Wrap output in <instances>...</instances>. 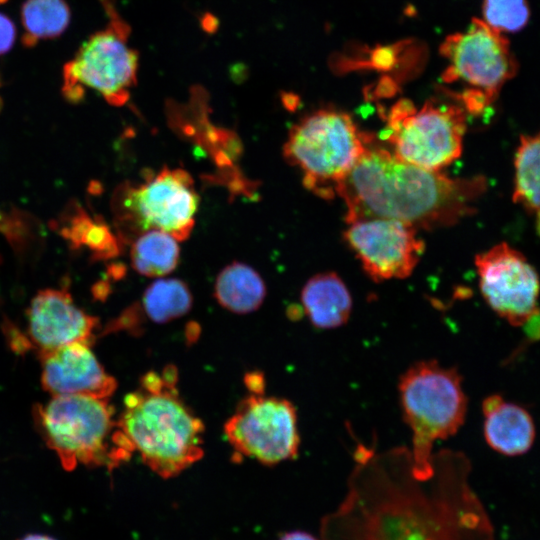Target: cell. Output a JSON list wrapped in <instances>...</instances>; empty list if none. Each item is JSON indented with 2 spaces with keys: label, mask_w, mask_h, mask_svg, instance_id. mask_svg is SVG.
Returning a JSON list of instances; mask_svg holds the SVG:
<instances>
[{
  "label": "cell",
  "mask_w": 540,
  "mask_h": 540,
  "mask_svg": "<svg viewBox=\"0 0 540 540\" xmlns=\"http://www.w3.org/2000/svg\"><path fill=\"white\" fill-rule=\"evenodd\" d=\"M354 459L344 499L320 521L321 540H495L464 454H433L425 479L406 448L377 454L360 445Z\"/></svg>",
  "instance_id": "obj_1"
},
{
  "label": "cell",
  "mask_w": 540,
  "mask_h": 540,
  "mask_svg": "<svg viewBox=\"0 0 540 540\" xmlns=\"http://www.w3.org/2000/svg\"><path fill=\"white\" fill-rule=\"evenodd\" d=\"M481 178H450L407 163L380 147H369L340 185L345 222L389 218L414 228L456 224L472 213L483 191Z\"/></svg>",
  "instance_id": "obj_2"
},
{
  "label": "cell",
  "mask_w": 540,
  "mask_h": 540,
  "mask_svg": "<svg viewBox=\"0 0 540 540\" xmlns=\"http://www.w3.org/2000/svg\"><path fill=\"white\" fill-rule=\"evenodd\" d=\"M176 380L174 367L145 374L117 419L132 452L162 478L178 475L204 453V425L179 397Z\"/></svg>",
  "instance_id": "obj_3"
},
{
  "label": "cell",
  "mask_w": 540,
  "mask_h": 540,
  "mask_svg": "<svg viewBox=\"0 0 540 540\" xmlns=\"http://www.w3.org/2000/svg\"><path fill=\"white\" fill-rule=\"evenodd\" d=\"M108 400L57 395L34 406L35 426L65 470L79 464L113 468L131 455Z\"/></svg>",
  "instance_id": "obj_4"
},
{
  "label": "cell",
  "mask_w": 540,
  "mask_h": 540,
  "mask_svg": "<svg viewBox=\"0 0 540 540\" xmlns=\"http://www.w3.org/2000/svg\"><path fill=\"white\" fill-rule=\"evenodd\" d=\"M461 383L456 368L436 360L415 362L400 376L402 414L412 432V471L419 478L434 473V443L456 434L465 421L468 399Z\"/></svg>",
  "instance_id": "obj_5"
},
{
  "label": "cell",
  "mask_w": 540,
  "mask_h": 540,
  "mask_svg": "<svg viewBox=\"0 0 540 540\" xmlns=\"http://www.w3.org/2000/svg\"><path fill=\"white\" fill-rule=\"evenodd\" d=\"M371 142L348 113L320 109L291 127L283 155L300 170L308 190L333 199Z\"/></svg>",
  "instance_id": "obj_6"
},
{
  "label": "cell",
  "mask_w": 540,
  "mask_h": 540,
  "mask_svg": "<svg viewBox=\"0 0 540 540\" xmlns=\"http://www.w3.org/2000/svg\"><path fill=\"white\" fill-rule=\"evenodd\" d=\"M200 197L192 176L182 168H162L142 182L121 184L112 197L117 236L133 240L161 230L186 240L194 227Z\"/></svg>",
  "instance_id": "obj_7"
},
{
  "label": "cell",
  "mask_w": 540,
  "mask_h": 540,
  "mask_svg": "<svg viewBox=\"0 0 540 540\" xmlns=\"http://www.w3.org/2000/svg\"><path fill=\"white\" fill-rule=\"evenodd\" d=\"M108 16L106 27L95 32L63 66L64 97L77 103L85 88L99 93L107 103L122 106L137 82L138 52L129 45L130 26L114 0H99Z\"/></svg>",
  "instance_id": "obj_8"
},
{
  "label": "cell",
  "mask_w": 540,
  "mask_h": 540,
  "mask_svg": "<svg viewBox=\"0 0 540 540\" xmlns=\"http://www.w3.org/2000/svg\"><path fill=\"white\" fill-rule=\"evenodd\" d=\"M466 116L462 106L426 101L415 108L401 100L390 110L382 137L399 159L440 171L462 153Z\"/></svg>",
  "instance_id": "obj_9"
},
{
  "label": "cell",
  "mask_w": 540,
  "mask_h": 540,
  "mask_svg": "<svg viewBox=\"0 0 540 540\" xmlns=\"http://www.w3.org/2000/svg\"><path fill=\"white\" fill-rule=\"evenodd\" d=\"M440 53L448 61L444 81L468 85L462 101L472 112L491 104L518 69L508 40L477 18L472 19L466 31L449 35Z\"/></svg>",
  "instance_id": "obj_10"
},
{
  "label": "cell",
  "mask_w": 540,
  "mask_h": 540,
  "mask_svg": "<svg viewBox=\"0 0 540 540\" xmlns=\"http://www.w3.org/2000/svg\"><path fill=\"white\" fill-rule=\"evenodd\" d=\"M224 433L242 456L275 465L298 454L300 437L294 405L282 398L252 394L225 422Z\"/></svg>",
  "instance_id": "obj_11"
},
{
  "label": "cell",
  "mask_w": 540,
  "mask_h": 540,
  "mask_svg": "<svg viewBox=\"0 0 540 540\" xmlns=\"http://www.w3.org/2000/svg\"><path fill=\"white\" fill-rule=\"evenodd\" d=\"M479 287L490 308L514 327L539 312L540 280L525 256L499 243L475 257Z\"/></svg>",
  "instance_id": "obj_12"
},
{
  "label": "cell",
  "mask_w": 540,
  "mask_h": 540,
  "mask_svg": "<svg viewBox=\"0 0 540 540\" xmlns=\"http://www.w3.org/2000/svg\"><path fill=\"white\" fill-rule=\"evenodd\" d=\"M344 239L375 282L404 279L424 252L417 229L389 218H365L347 224Z\"/></svg>",
  "instance_id": "obj_13"
},
{
  "label": "cell",
  "mask_w": 540,
  "mask_h": 540,
  "mask_svg": "<svg viewBox=\"0 0 540 540\" xmlns=\"http://www.w3.org/2000/svg\"><path fill=\"white\" fill-rule=\"evenodd\" d=\"M28 350L37 355L75 342L90 343L99 320L79 308L66 288L37 292L27 309Z\"/></svg>",
  "instance_id": "obj_14"
},
{
  "label": "cell",
  "mask_w": 540,
  "mask_h": 540,
  "mask_svg": "<svg viewBox=\"0 0 540 540\" xmlns=\"http://www.w3.org/2000/svg\"><path fill=\"white\" fill-rule=\"evenodd\" d=\"M42 388L57 395H87L109 399L117 382L108 374L90 348L75 342L38 355Z\"/></svg>",
  "instance_id": "obj_15"
},
{
  "label": "cell",
  "mask_w": 540,
  "mask_h": 540,
  "mask_svg": "<svg viewBox=\"0 0 540 540\" xmlns=\"http://www.w3.org/2000/svg\"><path fill=\"white\" fill-rule=\"evenodd\" d=\"M301 304L310 323L319 329H334L344 325L351 314L352 297L334 272L311 277L301 291Z\"/></svg>",
  "instance_id": "obj_16"
},
{
  "label": "cell",
  "mask_w": 540,
  "mask_h": 540,
  "mask_svg": "<svg viewBox=\"0 0 540 540\" xmlns=\"http://www.w3.org/2000/svg\"><path fill=\"white\" fill-rule=\"evenodd\" d=\"M483 415L485 440L498 453L517 456L532 447L535 425L530 413L523 407L504 401Z\"/></svg>",
  "instance_id": "obj_17"
},
{
  "label": "cell",
  "mask_w": 540,
  "mask_h": 540,
  "mask_svg": "<svg viewBox=\"0 0 540 540\" xmlns=\"http://www.w3.org/2000/svg\"><path fill=\"white\" fill-rule=\"evenodd\" d=\"M55 229L73 250L87 248L95 260H105L119 253L120 239L100 217L91 218L76 203H71L55 221Z\"/></svg>",
  "instance_id": "obj_18"
},
{
  "label": "cell",
  "mask_w": 540,
  "mask_h": 540,
  "mask_svg": "<svg viewBox=\"0 0 540 540\" xmlns=\"http://www.w3.org/2000/svg\"><path fill=\"white\" fill-rule=\"evenodd\" d=\"M214 296L226 310L247 314L257 310L266 296V286L251 266L242 262H232L218 274Z\"/></svg>",
  "instance_id": "obj_19"
},
{
  "label": "cell",
  "mask_w": 540,
  "mask_h": 540,
  "mask_svg": "<svg viewBox=\"0 0 540 540\" xmlns=\"http://www.w3.org/2000/svg\"><path fill=\"white\" fill-rule=\"evenodd\" d=\"M178 240L161 230H148L138 235L130 250L133 269L146 277H162L178 265Z\"/></svg>",
  "instance_id": "obj_20"
},
{
  "label": "cell",
  "mask_w": 540,
  "mask_h": 540,
  "mask_svg": "<svg viewBox=\"0 0 540 540\" xmlns=\"http://www.w3.org/2000/svg\"><path fill=\"white\" fill-rule=\"evenodd\" d=\"M20 17L24 29L22 43L31 48L40 40L60 36L69 26L71 11L65 0H25Z\"/></svg>",
  "instance_id": "obj_21"
},
{
  "label": "cell",
  "mask_w": 540,
  "mask_h": 540,
  "mask_svg": "<svg viewBox=\"0 0 540 540\" xmlns=\"http://www.w3.org/2000/svg\"><path fill=\"white\" fill-rule=\"evenodd\" d=\"M514 169L513 201L536 212L540 209V131L520 137Z\"/></svg>",
  "instance_id": "obj_22"
},
{
  "label": "cell",
  "mask_w": 540,
  "mask_h": 540,
  "mask_svg": "<svg viewBox=\"0 0 540 540\" xmlns=\"http://www.w3.org/2000/svg\"><path fill=\"white\" fill-rule=\"evenodd\" d=\"M192 294L180 279H157L145 290L142 308L153 322L166 323L179 318L192 307Z\"/></svg>",
  "instance_id": "obj_23"
},
{
  "label": "cell",
  "mask_w": 540,
  "mask_h": 540,
  "mask_svg": "<svg viewBox=\"0 0 540 540\" xmlns=\"http://www.w3.org/2000/svg\"><path fill=\"white\" fill-rule=\"evenodd\" d=\"M483 21L500 33L518 32L529 21L527 0H484Z\"/></svg>",
  "instance_id": "obj_24"
},
{
  "label": "cell",
  "mask_w": 540,
  "mask_h": 540,
  "mask_svg": "<svg viewBox=\"0 0 540 540\" xmlns=\"http://www.w3.org/2000/svg\"><path fill=\"white\" fill-rule=\"evenodd\" d=\"M32 220V217L19 210H13L10 214L0 210V232L18 252L28 249L35 226Z\"/></svg>",
  "instance_id": "obj_25"
},
{
  "label": "cell",
  "mask_w": 540,
  "mask_h": 540,
  "mask_svg": "<svg viewBox=\"0 0 540 540\" xmlns=\"http://www.w3.org/2000/svg\"><path fill=\"white\" fill-rule=\"evenodd\" d=\"M16 40V27L6 14L0 12V55L6 54Z\"/></svg>",
  "instance_id": "obj_26"
},
{
  "label": "cell",
  "mask_w": 540,
  "mask_h": 540,
  "mask_svg": "<svg viewBox=\"0 0 540 540\" xmlns=\"http://www.w3.org/2000/svg\"><path fill=\"white\" fill-rule=\"evenodd\" d=\"M248 389L253 394H262L264 390V378L257 372L248 374L245 379Z\"/></svg>",
  "instance_id": "obj_27"
},
{
  "label": "cell",
  "mask_w": 540,
  "mask_h": 540,
  "mask_svg": "<svg viewBox=\"0 0 540 540\" xmlns=\"http://www.w3.org/2000/svg\"><path fill=\"white\" fill-rule=\"evenodd\" d=\"M278 540H321L320 538L315 537L314 535L301 531L294 530L284 533Z\"/></svg>",
  "instance_id": "obj_28"
},
{
  "label": "cell",
  "mask_w": 540,
  "mask_h": 540,
  "mask_svg": "<svg viewBox=\"0 0 540 540\" xmlns=\"http://www.w3.org/2000/svg\"><path fill=\"white\" fill-rule=\"evenodd\" d=\"M18 540H56V539L49 535L40 534V533H32V534L25 535Z\"/></svg>",
  "instance_id": "obj_29"
},
{
  "label": "cell",
  "mask_w": 540,
  "mask_h": 540,
  "mask_svg": "<svg viewBox=\"0 0 540 540\" xmlns=\"http://www.w3.org/2000/svg\"><path fill=\"white\" fill-rule=\"evenodd\" d=\"M202 24L206 31H214L216 29V18L211 15L206 16Z\"/></svg>",
  "instance_id": "obj_30"
},
{
  "label": "cell",
  "mask_w": 540,
  "mask_h": 540,
  "mask_svg": "<svg viewBox=\"0 0 540 540\" xmlns=\"http://www.w3.org/2000/svg\"><path fill=\"white\" fill-rule=\"evenodd\" d=\"M535 213H537V220H536V227H537V231L540 235V209L537 210Z\"/></svg>",
  "instance_id": "obj_31"
},
{
  "label": "cell",
  "mask_w": 540,
  "mask_h": 540,
  "mask_svg": "<svg viewBox=\"0 0 540 540\" xmlns=\"http://www.w3.org/2000/svg\"><path fill=\"white\" fill-rule=\"evenodd\" d=\"M1 107H2V100H1V98H0V109H1Z\"/></svg>",
  "instance_id": "obj_32"
},
{
  "label": "cell",
  "mask_w": 540,
  "mask_h": 540,
  "mask_svg": "<svg viewBox=\"0 0 540 540\" xmlns=\"http://www.w3.org/2000/svg\"><path fill=\"white\" fill-rule=\"evenodd\" d=\"M4 1H6V0H0V3L4 2Z\"/></svg>",
  "instance_id": "obj_33"
}]
</instances>
